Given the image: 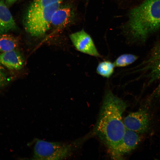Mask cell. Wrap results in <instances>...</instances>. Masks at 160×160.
I'll use <instances>...</instances> for the list:
<instances>
[{
  "label": "cell",
  "instance_id": "cell-1",
  "mask_svg": "<svg viewBox=\"0 0 160 160\" xmlns=\"http://www.w3.org/2000/svg\"><path fill=\"white\" fill-rule=\"evenodd\" d=\"M127 107L110 90L105 91L95 132L110 151L120 142L126 130L122 115Z\"/></svg>",
  "mask_w": 160,
  "mask_h": 160
},
{
  "label": "cell",
  "instance_id": "cell-2",
  "mask_svg": "<svg viewBox=\"0 0 160 160\" xmlns=\"http://www.w3.org/2000/svg\"><path fill=\"white\" fill-rule=\"evenodd\" d=\"M128 27L134 39L145 41L160 28V0H143L130 11Z\"/></svg>",
  "mask_w": 160,
  "mask_h": 160
},
{
  "label": "cell",
  "instance_id": "cell-3",
  "mask_svg": "<svg viewBox=\"0 0 160 160\" xmlns=\"http://www.w3.org/2000/svg\"><path fill=\"white\" fill-rule=\"evenodd\" d=\"M62 1L35 9H28L25 16V29L31 35L39 36L44 34L49 29L52 15L60 7Z\"/></svg>",
  "mask_w": 160,
  "mask_h": 160
},
{
  "label": "cell",
  "instance_id": "cell-4",
  "mask_svg": "<svg viewBox=\"0 0 160 160\" xmlns=\"http://www.w3.org/2000/svg\"><path fill=\"white\" fill-rule=\"evenodd\" d=\"M33 149V159L59 160L68 158L71 154L72 145L62 142H49L36 139Z\"/></svg>",
  "mask_w": 160,
  "mask_h": 160
},
{
  "label": "cell",
  "instance_id": "cell-5",
  "mask_svg": "<svg viewBox=\"0 0 160 160\" xmlns=\"http://www.w3.org/2000/svg\"><path fill=\"white\" fill-rule=\"evenodd\" d=\"M123 122L126 129L143 134L149 129L150 113L147 108L141 107L137 111L129 113L124 118Z\"/></svg>",
  "mask_w": 160,
  "mask_h": 160
},
{
  "label": "cell",
  "instance_id": "cell-6",
  "mask_svg": "<svg viewBox=\"0 0 160 160\" xmlns=\"http://www.w3.org/2000/svg\"><path fill=\"white\" fill-rule=\"evenodd\" d=\"M140 134L126 129L119 143L110 151L112 157L120 159L124 155L129 153L135 150L140 143L142 138Z\"/></svg>",
  "mask_w": 160,
  "mask_h": 160
},
{
  "label": "cell",
  "instance_id": "cell-7",
  "mask_svg": "<svg viewBox=\"0 0 160 160\" xmlns=\"http://www.w3.org/2000/svg\"><path fill=\"white\" fill-rule=\"evenodd\" d=\"M70 38L78 51L93 57H101L92 38L83 30L72 33Z\"/></svg>",
  "mask_w": 160,
  "mask_h": 160
},
{
  "label": "cell",
  "instance_id": "cell-8",
  "mask_svg": "<svg viewBox=\"0 0 160 160\" xmlns=\"http://www.w3.org/2000/svg\"><path fill=\"white\" fill-rule=\"evenodd\" d=\"M0 63L9 69L18 70L23 66L24 60L20 53L14 49L0 54Z\"/></svg>",
  "mask_w": 160,
  "mask_h": 160
},
{
  "label": "cell",
  "instance_id": "cell-9",
  "mask_svg": "<svg viewBox=\"0 0 160 160\" xmlns=\"http://www.w3.org/2000/svg\"><path fill=\"white\" fill-rule=\"evenodd\" d=\"M74 15L73 9L70 6H60L52 15L51 25L58 28L65 26L70 23Z\"/></svg>",
  "mask_w": 160,
  "mask_h": 160
},
{
  "label": "cell",
  "instance_id": "cell-10",
  "mask_svg": "<svg viewBox=\"0 0 160 160\" xmlns=\"http://www.w3.org/2000/svg\"><path fill=\"white\" fill-rule=\"evenodd\" d=\"M17 28L16 23L9 10L3 0H0V34Z\"/></svg>",
  "mask_w": 160,
  "mask_h": 160
},
{
  "label": "cell",
  "instance_id": "cell-11",
  "mask_svg": "<svg viewBox=\"0 0 160 160\" xmlns=\"http://www.w3.org/2000/svg\"><path fill=\"white\" fill-rule=\"evenodd\" d=\"M19 45L17 38L6 33L0 34V51L4 52L16 49Z\"/></svg>",
  "mask_w": 160,
  "mask_h": 160
},
{
  "label": "cell",
  "instance_id": "cell-12",
  "mask_svg": "<svg viewBox=\"0 0 160 160\" xmlns=\"http://www.w3.org/2000/svg\"><path fill=\"white\" fill-rule=\"evenodd\" d=\"M115 67L113 63L109 60H104L98 63L96 71L98 74L103 77L108 78L113 74Z\"/></svg>",
  "mask_w": 160,
  "mask_h": 160
},
{
  "label": "cell",
  "instance_id": "cell-13",
  "mask_svg": "<svg viewBox=\"0 0 160 160\" xmlns=\"http://www.w3.org/2000/svg\"><path fill=\"white\" fill-rule=\"evenodd\" d=\"M137 56L130 54H124L119 56L113 63L115 67H124L130 65L137 59Z\"/></svg>",
  "mask_w": 160,
  "mask_h": 160
},
{
  "label": "cell",
  "instance_id": "cell-14",
  "mask_svg": "<svg viewBox=\"0 0 160 160\" xmlns=\"http://www.w3.org/2000/svg\"><path fill=\"white\" fill-rule=\"evenodd\" d=\"M150 66L151 68L150 74L151 82L158 80L159 84L157 89L155 92L154 95L160 96V59L153 62Z\"/></svg>",
  "mask_w": 160,
  "mask_h": 160
},
{
  "label": "cell",
  "instance_id": "cell-15",
  "mask_svg": "<svg viewBox=\"0 0 160 160\" xmlns=\"http://www.w3.org/2000/svg\"><path fill=\"white\" fill-rule=\"evenodd\" d=\"M63 0H34L30 4L28 9H39L46 7L50 4Z\"/></svg>",
  "mask_w": 160,
  "mask_h": 160
},
{
  "label": "cell",
  "instance_id": "cell-16",
  "mask_svg": "<svg viewBox=\"0 0 160 160\" xmlns=\"http://www.w3.org/2000/svg\"><path fill=\"white\" fill-rule=\"evenodd\" d=\"M160 59V45L154 50L153 52L148 60V63L150 64L155 61Z\"/></svg>",
  "mask_w": 160,
  "mask_h": 160
},
{
  "label": "cell",
  "instance_id": "cell-17",
  "mask_svg": "<svg viewBox=\"0 0 160 160\" xmlns=\"http://www.w3.org/2000/svg\"><path fill=\"white\" fill-rule=\"evenodd\" d=\"M8 79L5 73L0 70V88L4 87L7 84Z\"/></svg>",
  "mask_w": 160,
  "mask_h": 160
},
{
  "label": "cell",
  "instance_id": "cell-18",
  "mask_svg": "<svg viewBox=\"0 0 160 160\" xmlns=\"http://www.w3.org/2000/svg\"><path fill=\"white\" fill-rule=\"evenodd\" d=\"M16 0H6V2L8 5H10L13 4Z\"/></svg>",
  "mask_w": 160,
  "mask_h": 160
}]
</instances>
